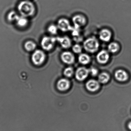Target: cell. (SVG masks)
Instances as JSON below:
<instances>
[{"mask_svg":"<svg viewBox=\"0 0 131 131\" xmlns=\"http://www.w3.org/2000/svg\"><path fill=\"white\" fill-rule=\"evenodd\" d=\"M62 60L65 63L72 64L74 62L75 57L73 54L69 51H65L62 54Z\"/></svg>","mask_w":131,"mask_h":131,"instance_id":"cell-8","label":"cell"},{"mask_svg":"<svg viewBox=\"0 0 131 131\" xmlns=\"http://www.w3.org/2000/svg\"><path fill=\"white\" fill-rule=\"evenodd\" d=\"M89 73V70L85 67H80L75 72V78L78 81H84L87 78Z\"/></svg>","mask_w":131,"mask_h":131,"instance_id":"cell-7","label":"cell"},{"mask_svg":"<svg viewBox=\"0 0 131 131\" xmlns=\"http://www.w3.org/2000/svg\"><path fill=\"white\" fill-rule=\"evenodd\" d=\"M58 30V28L57 26L54 24L51 25L48 28V31L52 35L56 34Z\"/></svg>","mask_w":131,"mask_h":131,"instance_id":"cell-22","label":"cell"},{"mask_svg":"<svg viewBox=\"0 0 131 131\" xmlns=\"http://www.w3.org/2000/svg\"><path fill=\"white\" fill-rule=\"evenodd\" d=\"M86 88L89 91L94 92L99 89L100 88L99 82L94 79H91L87 82Z\"/></svg>","mask_w":131,"mask_h":131,"instance_id":"cell-10","label":"cell"},{"mask_svg":"<svg viewBox=\"0 0 131 131\" xmlns=\"http://www.w3.org/2000/svg\"><path fill=\"white\" fill-rule=\"evenodd\" d=\"M57 38L53 37H45L41 41V45L43 49L46 51L51 50L55 45Z\"/></svg>","mask_w":131,"mask_h":131,"instance_id":"cell-4","label":"cell"},{"mask_svg":"<svg viewBox=\"0 0 131 131\" xmlns=\"http://www.w3.org/2000/svg\"><path fill=\"white\" fill-rule=\"evenodd\" d=\"M19 16L17 12L14 11L10 12L7 15V19L10 21H13L17 20Z\"/></svg>","mask_w":131,"mask_h":131,"instance_id":"cell-20","label":"cell"},{"mask_svg":"<svg viewBox=\"0 0 131 131\" xmlns=\"http://www.w3.org/2000/svg\"><path fill=\"white\" fill-rule=\"evenodd\" d=\"M74 69L72 67H69L65 69L64 72V75L66 77L70 78L72 77L74 74Z\"/></svg>","mask_w":131,"mask_h":131,"instance_id":"cell-21","label":"cell"},{"mask_svg":"<svg viewBox=\"0 0 131 131\" xmlns=\"http://www.w3.org/2000/svg\"><path fill=\"white\" fill-rule=\"evenodd\" d=\"M110 79V75L106 72L101 73L98 76V81L102 84H106Z\"/></svg>","mask_w":131,"mask_h":131,"instance_id":"cell-17","label":"cell"},{"mask_svg":"<svg viewBox=\"0 0 131 131\" xmlns=\"http://www.w3.org/2000/svg\"><path fill=\"white\" fill-rule=\"evenodd\" d=\"M72 50L75 53H80L82 51V48L79 45L75 44L72 47Z\"/></svg>","mask_w":131,"mask_h":131,"instance_id":"cell-23","label":"cell"},{"mask_svg":"<svg viewBox=\"0 0 131 131\" xmlns=\"http://www.w3.org/2000/svg\"><path fill=\"white\" fill-rule=\"evenodd\" d=\"M18 10L21 16L27 17L33 16L35 11L33 3L28 1H23L18 5Z\"/></svg>","mask_w":131,"mask_h":131,"instance_id":"cell-1","label":"cell"},{"mask_svg":"<svg viewBox=\"0 0 131 131\" xmlns=\"http://www.w3.org/2000/svg\"><path fill=\"white\" fill-rule=\"evenodd\" d=\"M45 59L46 55L45 53L41 50H36L32 55V61L35 65H42L44 62Z\"/></svg>","mask_w":131,"mask_h":131,"instance_id":"cell-3","label":"cell"},{"mask_svg":"<svg viewBox=\"0 0 131 131\" xmlns=\"http://www.w3.org/2000/svg\"><path fill=\"white\" fill-rule=\"evenodd\" d=\"M70 81L68 79L65 78L60 79L57 84V88L61 91H64L68 90L70 88Z\"/></svg>","mask_w":131,"mask_h":131,"instance_id":"cell-11","label":"cell"},{"mask_svg":"<svg viewBox=\"0 0 131 131\" xmlns=\"http://www.w3.org/2000/svg\"><path fill=\"white\" fill-rule=\"evenodd\" d=\"M24 47L25 50L28 51H32L34 50L36 48L35 43L31 41H28L25 43Z\"/></svg>","mask_w":131,"mask_h":131,"instance_id":"cell-18","label":"cell"},{"mask_svg":"<svg viewBox=\"0 0 131 131\" xmlns=\"http://www.w3.org/2000/svg\"><path fill=\"white\" fill-rule=\"evenodd\" d=\"M128 128L129 130H131V122H129L128 124Z\"/></svg>","mask_w":131,"mask_h":131,"instance_id":"cell-25","label":"cell"},{"mask_svg":"<svg viewBox=\"0 0 131 131\" xmlns=\"http://www.w3.org/2000/svg\"><path fill=\"white\" fill-rule=\"evenodd\" d=\"M119 49L118 44L115 42L111 43L108 46V50L112 53H115L117 52Z\"/></svg>","mask_w":131,"mask_h":131,"instance_id":"cell-19","label":"cell"},{"mask_svg":"<svg viewBox=\"0 0 131 131\" xmlns=\"http://www.w3.org/2000/svg\"><path fill=\"white\" fill-rule=\"evenodd\" d=\"M56 38L57 41H58L62 47L64 48H68L71 46V41L68 37H62Z\"/></svg>","mask_w":131,"mask_h":131,"instance_id":"cell-14","label":"cell"},{"mask_svg":"<svg viewBox=\"0 0 131 131\" xmlns=\"http://www.w3.org/2000/svg\"><path fill=\"white\" fill-rule=\"evenodd\" d=\"M89 72H90L92 75L93 76H96L97 75L98 71L97 69L94 68H92L89 70Z\"/></svg>","mask_w":131,"mask_h":131,"instance_id":"cell-24","label":"cell"},{"mask_svg":"<svg viewBox=\"0 0 131 131\" xmlns=\"http://www.w3.org/2000/svg\"><path fill=\"white\" fill-rule=\"evenodd\" d=\"M115 79L120 82H124L128 79L127 73L124 70L119 69L117 70L115 73Z\"/></svg>","mask_w":131,"mask_h":131,"instance_id":"cell-12","label":"cell"},{"mask_svg":"<svg viewBox=\"0 0 131 131\" xmlns=\"http://www.w3.org/2000/svg\"><path fill=\"white\" fill-rule=\"evenodd\" d=\"M78 61L82 64L85 65L87 64L90 62V57L86 54H82L79 55L78 58Z\"/></svg>","mask_w":131,"mask_h":131,"instance_id":"cell-15","label":"cell"},{"mask_svg":"<svg viewBox=\"0 0 131 131\" xmlns=\"http://www.w3.org/2000/svg\"><path fill=\"white\" fill-rule=\"evenodd\" d=\"M99 44L98 40L94 37H91L85 40L84 47L85 50L91 53L96 52L99 48Z\"/></svg>","mask_w":131,"mask_h":131,"instance_id":"cell-2","label":"cell"},{"mask_svg":"<svg viewBox=\"0 0 131 131\" xmlns=\"http://www.w3.org/2000/svg\"><path fill=\"white\" fill-rule=\"evenodd\" d=\"M17 25L21 27H24L27 25L28 20L27 17L23 16H19L16 21Z\"/></svg>","mask_w":131,"mask_h":131,"instance_id":"cell-16","label":"cell"},{"mask_svg":"<svg viewBox=\"0 0 131 131\" xmlns=\"http://www.w3.org/2000/svg\"><path fill=\"white\" fill-rule=\"evenodd\" d=\"M109 54L106 50L101 51L97 55V60L98 62L102 64L106 63L109 60Z\"/></svg>","mask_w":131,"mask_h":131,"instance_id":"cell-9","label":"cell"},{"mask_svg":"<svg viewBox=\"0 0 131 131\" xmlns=\"http://www.w3.org/2000/svg\"><path fill=\"white\" fill-rule=\"evenodd\" d=\"M58 29L63 32L72 30L73 27L71 26L68 20L65 18H62L58 20L57 25Z\"/></svg>","mask_w":131,"mask_h":131,"instance_id":"cell-6","label":"cell"},{"mask_svg":"<svg viewBox=\"0 0 131 131\" xmlns=\"http://www.w3.org/2000/svg\"><path fill=\"white\" fill-rule=\"evenodd\" d=\"M111 32L108 29H102L99 33V38L100 39L105 42L109 41L111 38Z\"/></svg>","mask_w":131,"mask_h":131,"instance_id":"cell-13","label":"cell"},{"mask_svg":"<svg viewBox=\"0 0 131 131\" xmlns=\"http://www.w3.org/2000/svg\"><path fill=\"white\" fill-rule=\"evenodd\" d=\"M72 21L75 28H80L84 26L87 23V19L84 15L77 14L74 16L72 18Z\"/></svg>","mask_w":131,"mask_h":131,"instance_id":"cell-5","label":"cell"}]
</instances>
